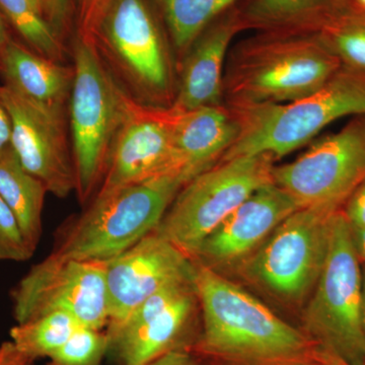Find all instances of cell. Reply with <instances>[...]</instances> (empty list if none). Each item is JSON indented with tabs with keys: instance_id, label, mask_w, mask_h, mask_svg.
Returning <instances> with one entry per match:
<instances>
[{
	"instance_id": "d4e9b609",
	"label": "cell",
	"mask_w": 365,
	"mask_h": 365,
	"mask_svg": "<svg viewBox=\"0 0 365 365\" xmlns=\"http://www.w3.org/2000/svg\"><path fill=\"white\" fill-rule=\"evenodd\" d=\"M0 13L6 16L34 51L55 61L64 59L63 41L30 0H0Z\"/></svg>"
},
{
	"instance_id": "83f0119b",
	"label": "cell",
	"mask_w": 365,
	"mask_h": 365,
	"mask_svg": "<svg viewBox=\"0 0 365 365\" xmlns=\"http://www.w3.org/2000/svg\"><path fill=\"white\" fill-rule=\"evenodd\" d=\"M112 0H78V31L81 39L97 44L98 29Z\"/></svg>"
},
{
	"instance_id": "ffe728a7",
	"label": "cell",
	"mask_w": 365,
	"mask_h": 365,
	"mask_svg": "<svg viewBox=\"0 0 365 365\" xmlns=\"http://www.w3.org/2000/svg\"><path fill=\"white\" fill-rule=\"evenodd\" d=\"M350 0H245L239 6L246 29L262 33H317Z\"/></svg>"
},
{
	"instance_id": "5bb4252c",
	"label": "cell",
	"mask_w": 365,
	"mask_h": 365,
	"mask_svg": "<svg viewBox=\"0 0 365 365\" xmlns=\"http://www.w3.org/2000/svg\"><path fill=\"white\" fill-rule=\"evenodd\" d=\"M193 278L165 285L121 325L106 331L109 351L122 364L148 365L165 353L182 349V337L199 304Z\"/></svg>"
},
{
	"instance_id": "1f68e13d",
	"label": "cell",
	"mask_w": 365,
	"mask_h": 365,
	"mask_svg": "<svg viewBox=\"0 0 365 365\" xmlns=\"http://www.w3.org/2000/svg\"><path fill=\"white\" fill-rule=\"evenodd\" d=\"M31 364L32 361L19 351L13 341L2 343L0 346V365H31Z\"/></svg>"
},
{
	"instance_id": "2e32d148",
	"label": "cell",
	"mask_w": 365,
	"mask_h": 365,
	"mask_svg": "<svg viewBox=\"0 0 365 365\" xmlns=\"http://www.w3.org/2000/svg\"><path fill=\"white\" fill-rule=\"evenodd\" d=\"M299 208L275 182L264 185L201 242L192 259L210 268L241 259L263 244L285 218Z\"/></svg>"
},
{
	"instance_id": "3957f363",
	"label": "cell",
	"mask_w": 365,
	"mask_h": 365,
	"mask_svg": "<svg viewBox=\"0 0 365 365\" xmlns=\"http://www.w3.org/2000/svg\"><path fill=\"white\" fill-rule=\"evenodd\" d=\"M184 175L98 190L93 203L66 228L52 253L66 259L108 263L157 230Z\"/></svg>"
},
{
	"instance_id": "52a82bcc",
	"label": "cell",
	"mask_w": 365,
	"mask_h": 365,
	"mask_svg": "<svg viewBox=\"0 0 365 365\" xmlns=\"http://www.w3.org/2000/svg\"><path fill=\"white\" fill-rule=\"evenodd\" d=\"M273 160L269 155L230 158L197 175L180 190L157 232L192 258L230 213L273 182Z\"/></svg>"
},
{
	"instance_id": "ac0fdd59",
	"label": "cell",
	"mask_w": 365,
	"mask_h": 365,
	"mask_svg": "<svg viewBox=\"0 0 365 365\" xmlns=\"http://www.w3.org/2000/svg\"><path fill=\"white\" fill-rule=\"evenodd\" d=\"M4 86L60 116H68L73 66H63L11 39L0 55Z\"/></svg>"
},
{
	"instance_id": "484cf974",
	"label": "cell",
	"mask_w": 365,
	"mask_h": 365,
	"mask_svg": "<svg viewBox=\"0 0 365 365\" xmlns=\"http://www.w3.org/2000/svg\"><path fill=\"white\" fill-rule=\"evenodd\" d=\"M110 339L102 330L79 327L46 365H102Z\"/></svg>"
},
{
	"instance_id": "9c48e42d",
	"label": "cell",
	"mask_w": 365,
	"mask_h": 365,
	"mask_svg": "<svg viewBox=\"0 0 365 365\" xmlns=\"http://www.w3.org/2000/svg\"><path fill=\"white\" fill-rule=\"evenodd\" d=\"M106 267L107 263L50 254L33 266L14 288L16 323L62 312L71 314L83 327L103 330L109 324Z\"/></svg>"
},
{
	"instance_id": "4fadbf2b",
	"label": "cell",
	"mask_w": 365,
	"mask_h": 365,
	"mask_svg": "<svg viewBox=\"0 0 365 365\" xmlns=\"http://www.w3.org/2000/svg\"><path fill=\"white\" fill-rule=\"evenodd\" d=\"M172 107L131 103L116 139L100 189L150 181L169 175L188 178L175 148Z\"/></svg>"
},
{
	"instance_id": "f35d334b",
	"label": "cell",
	"mask_w": 365,
	"mask_h": 365,
	"mask_svg": "<svg viewBox=\"0 0 365 365\" xmlns=\"http://www.w3.org/2000/svg\"><path fill=\"white\" fill-rule=\"evenodd\" d=\"M362 274H364V326L365 333V268L362 269Z\"/></svg>"
},
{
	"instance_id": "836d02e7",
	"label": "cell",
	"mask_w": 365,
	"mask_h": 365,
	"mask_svg": "<svg viewBox=\"0 0 365 365\" xmlns=\"http://www.w3.org/2000/svg\"><path fill=\"white\" fill-rule=\"evenodd\" d=\"M353 241H354L355 248L359 258L365 261V228L357 230L352 228Z\"/></svg>"
},
{
	"instance_id": "d6a6232c",
	"label": "cell",
	"mask_w": 365,
	"mask_h": 365,
	"mask_svg": "<svg viewBox=\"0 0 365 365\" xmlns=\"http://www.w3.org/2000/svg\"><path fill=\"white\" fill-rule=\"evenodd\" d=\"M148 365H198L194 357L185 349L173 350L153 360Z\"/></svg>"
},
{
	"instance_id": "7a4b0ae2",
	"label": "cell",
	"mask_w": 365,
	"mask_h": 365,
	"mask_svg": "<svg viewBox=\"0 0 365 365\" xmlns=\"http://www.w3.org/2000/svg\"><path fill=\"white\" fill-rule=\"evenodd\" d=\"M341 67L318 33H262L237 47L223 91L232 108L285 104L318 91Z\"/></svg>"
},
{
	"instance_id": "8fae6325",
	"label": "cell",
	"mask_w": 365,
	"mask_h": 365,
	"mask_svg": "<svg viewBox=\"0 0 365 365\" xmlns=\"http://www.w3.org/2000/svg\"><path fill=\"white\" fill-rule=\"evenodd\" d=\"M100 39L146 101L163 102L170 97L167 48L145 0H112L101 21L97 43Z\"/></svg>"
},
{
	"instance_id": "4316f807",
	"label": "cell",
	"mask_w": 365,
	"mask_h": 365,
	"mask_svg": "<svg viewBox=\"0 0 365 365\" xmlns=\"http://www.w3.org/2000/svg\"><path fill=\"white\" fill-rule=\"evenodd\" d=\"M18 220L0 196V261L24 262L34 255Z\"/></svg>"
},
{
	"instance_id": "277c9868",
	"label": "cell",
	"mask_w": 365,
	"mask_h": 365,
	"mask_svg": "<svg viewBox=\"0 0 365 365\" xmlns=\"http://www.w3.org/2000/svg\"><path fill=\"white\" fill-rule=\"evenodd\" d=\"M240 133L220 160L269 155L282 158L340 118L365 116V74L342 66L318 91L285 104L232 108Z\"/></svg>"
},
{
	"instance_id": "ba28073f",
	"label": "cell",
	"mask_w": 365,
	"mask_h": 365,
	"mask_svg": "<svg viewBox=\"0 0 365 365\" xmlns=\"http://www.w3.org/2000/svg\"><path fill=\"white\" fill-rule=\"evenodd\" d=\"M272 175L300 207L337 212L365 181V116L316 141L294 162L273 168Z\"/></svg>"
},
{
	"instance_id": "30bf717a",
	"label": "cell",
	"mask_w": 365,
	"mask_h": 365,
	"mask_svg": "<svg viewBox=\"0 0 365 365\" xmlns=\"http://www.w3.org/2000/svg\"><path fill=\"white\" fill-rule=\"evenodd\" d=\"M333 215L297 209L252 257L247 274L281 299H302L316 287L325 265Z\"/></svg>"
},
{
	"instance_id": "44dd1931",
	"label": "cell",
	"mask_w": 365,
	"mask_h": 365,
	"mask_svg": "<svg viewBox=\"0 0 365 365\" xmlns=\"http://www.w3.org/2000/svg\"><path fill=\"white\" fill-rule=\"evenodd\" d=\"M48 190L29 174L11 151L0 160V196L20 223L26 242L35 251L42 235V213Z\"/></svg>"
},
{
	"instance_id": "f546056e",
	"label": "cell",
	"mask_w": 365,
	"mask_h": 365,
	"mask_svg": "<svg viewBox=\"0 0 365 365\" xmlns=\"http://www.w3.org/2000/svg\"><path fill=\"white\" fill-rule=\"evenodd\" d=\"M344 213L350 227L362 230L365 228V181L355 190L345 203Z\"/></svg>"
},
{
	"instance_id": "8992f818",
	"label": "cell",
	"mask_w": 365,
	"mask_h": 365,
	"mask_svg": "<svg viewBox=\"0 0 365 365\" xmlns=\"http://www.w3.org/2000/svg\"><path fill=\"white\" fill-rule=\"evenodd\" d=\"M304 314L306 334L323 351L365 365L364 274L342 211L331 217L325 265Z\"/></svg>"
},
{
	"instance_id": "74e56055",
	"label": "cell",
	"mask_w": 365,
	"mask_h": 365,
	"mask_svg": "<svg viewBox=\"0 0 365 365\" xmlns=\"http://www.w3.org/2000/svg\"><path fill=\"white\" fill-rule=\"evenodd\" d=\"M30 1L31 4H33L34 7H35V9H37V11L43 16L42 2H41V0H30Z\"/></svg>"
},
{
	"instance_id": "6da1fadb",
	"label": "cell",
	"mask_w": 365,
	"mask_h": 365,
	"mask_svg": "<svg viewBox=\"0 0 365 365\" xmlns=\"http://www.w3.org/2000/svg\"><path fill=\"white\" fill-rule=\"evenodd\" d=\"M194 287L202 309L200 352L235 365H321L319 346L253 295L195 264Z\"/></svg>"
},
{
	"instance_id": "f1b7e54d",
	"label": "cell",
	"mask_w": 365,
	"mask_h": 365,
	"mask_svg": "<svg viewBox=\"0 0 365 365\" xmlns=\"http://www.w3.org/2000/svg\"><path fill=\"white\" fill-rule=\"evenodd\" d=\"M46 21L63 41L71 26L72 0H41Z\"/></svg>"
},
{
	"instance_id": "7402d4cb",
	"label": "cell",
	"mask_w": 365,
	"mask_h": 365,
	"mask_svg": "<svg viewBox=\"0 0 365 365\" xmlns=\"http://www.w3.org/2000/svg\"><path fill=\"white\" fill-rule=\"evenodd\" d=\"M162 9L173 43L187 53L212 21L244 0H155Z\"/></svg>"
},
{
	"instance_id": "d6986e66",
	"label": "cell",
	"mask_w": 365,
	"mask_h": 365,
	"mask_svg": "<svg viewBox=\"0 0 365 365\" xmlns=\"http://www.w3.org/2000/svg\"><path fill=\"white\" fill-rule=\"evenodd\" d=\"M174 112L175 148L192 180L215 165L232 148L239 136V121L222 105Z\"/></svg>"
},
{
	"instance_id": "603a6c76",
	"label": "cell",
	"mask_w": 365,
	"mask_h": 365,
	"mask_svg": "<svg viewBox=\"0 0 365 365\" xmlns=\"http://www.w3.org/2000/svg\"><path fill=\"white\" fill-rule=\"evenodd\" d=\"M81 327L71 314L55 312L18 324L11 330V341L26 359L50 356Z\"/></svg>"
},
{
	"instance_id": "d590c367",
	"label": "cell",
	"mask_w": 365,
	"mask_h": 365,
	"mask_svg": "<svg viewBox=\"0 0 365 365\" xmlns=\"http://www.w3.org/2000/svg\"><path fill=\"white\" fill-rule=\"evenodd\" d=\"M11 37H9V33H7V30L6 28V25H4V19H2L1 13H0V55L4 52V48L6 47V45L9 44V41H11Z\"/></svg>"
},
{
	"instance_id": "cb8c5ba5",
	"label": "cell",
	"mask_w": 365,
	"mask_h": 365,
	"mask_svg": "<svg viewBox=\"0 0 365 365\" xmlns=\"http://www.w3.org/2000/svg\"><path fill=\"white\" fill-rule=\"evenodd\" d=\"M317 33L342 66L365 74V11L350 1Z\"/></svg>"
},
{
	"instance_id": "8d00e7d4",
	"label": "cell",
	"mask_w": 365,
	"mask_h": 365,
	"mask_svg": "<svg viewBox=\"0 0 365 365\" xmlns=\"http://www.w3.org/2000/svg\"><path fill=\"white\" fill-rule=\"evenodd\" d=\"M353 6L359 7V9L365 11V0H350Z\"/></svg>"
},
{
	"instance_id": "9a60e30c",
	"label": "cell",
	"mask_w": 365,
	"mask_h": 365,
	"mask_svg": "<svg viewBox=\"0 0 365 365\" xmlns=\"http://www.w3.org/2000/svg\"><path fill=\"white\" fill-rule=\"evenodd\" d=\"M193 259L157 230L108 262L109 324L116 328L148 297L175 281L193 278Z\"/></svg>"
},
{
	"instance_id": "e0dca14e",
	"label": "cell",
	"mask_w": 365,
	"mask_h": 365,
	"mask_svg": "<svg viewBox=\"0 0 365 365\" xmlns=\"http://www.w3.org/2000/svg\"><path fill=\"white\" fill-rule=\"evenodd\" d=\"M246 29L239 6L228 9L207 26L187 52L179 91L172 107L191 111L220 106L223 91V67L230 43Z\"/></svg>"
},
{
	"instance_id": "7c38bea8",
	"label": "cell",
	"mask_w": 365,
	"mask_h": 365,
	"mask_svg": "<svg viewBox=\"0 0 365 365\" xmlns=\"http://www.w3.org/2000/svg\"><path fill=\"white\" fill-rule=\"evenodd\" d=\"M0 97L11 117V146L21 167L58 198L76 191L67 117L41 107L4 85L0 86Z\"/></svg>"
},
{
	"instance_id": "4dcf8cb0",
	"label": "cell",
	"mask_w": 365,
	"mask_h": 365,
	"mask_svg": "<svg viewBox=\"0 0 365 365\" xmlns=\"http://www.w3.org/2000/svg\"><path fill=\"white\" fill-rule=\"evenodd\" d=\"M13 151L11 146V121L6 106L0 97V160Z\"/></svg>"
},
{
	"instance_id": "e575fe53",
	"label": "cell",
	"mask_w": 365,
	"mask_h": 365,
	"mask_svg": "<svg viewBox=\"0 0 365 365\" xmlns=\"http://www.w3.org/2000/svg\"><path fill=\"white\" fill-rule=\"evenodd\" d=\"M319 361L321 365H350L344 360L340 359L339 357L321 349L319 352Z\"/></svg>"
},
{
	"instance_id": "5b68a950",
	"label": "cell",
	"mask_w": 365,
	"mask_h": 365,
	"mask_svg": "<svg viewBox=\"0 0 365 365\" xmlns=\"http://www.w3.org/2000/svg\"><path fill=\"white\" fill-rule=\"evenodd\" d=\"M96 43L76 36L68 116L76 192L85 203L104 179L115 139L134 98L107 71Z\"/></svg>"
}]
</instances>
